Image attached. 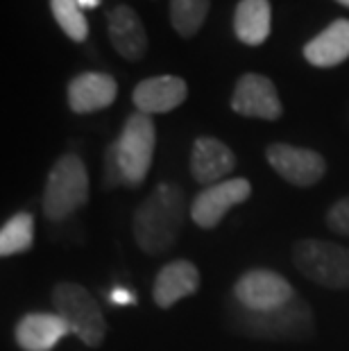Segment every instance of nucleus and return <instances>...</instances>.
I'll return each instance as SVG.
<instances>
[{"mask_svg":"<svg viewBox=\"0 0 349 351\" xmlns=\"http://www.w3.org/2000/svg\"><path fill=\"white\" fill-rule=\"evenodd\" d=\"M191 211L186 193L180 184H159L136 206L132 218V236L147 256L166 254L180 238Z\"/></svg>","mask_w":349,"mask_h":351,"instance_id":"f257e3e1","label":"nucleus"},{"mask_svg":"<svg viewBox=\"0 0 349 351\" xmlns=\"http://www.w3.org/2000/svg\"><path fill=\"white\" fill-rule=\"evenodd\" d=\"M225 311L229 328L252 340L304 342L315 335L313 308L300 295L274 311H248L234 297H229Z\"/></svg>","mask_w":349,"mask_h":351,"instance_id":"f03ea898","label":"nucleus"},{"mask_svg":"<svg viewBox=\"0 0 349 351\" xmlns=\"http://www.w3.org/2000/svg\"><path fill=\"white\" fill-rule=\"evenodd\" d=\"M88 202V173L75 152H66L50 168L43 189V215L48 222L59 225L75 215Z\"/></svg>","mask_w":349,"mask_h":351,"instance_id":"7ed1b4c3","label":"nucleus"},{"mask_svg":"<svg viewBox=\"0 0 349 351\" xmlns=\"http://www.w3.org/2000/svg\"><path fill=\"white\" fill-rule=\"evenodd\" d=\"M55 313L64 319L69 331L86 347L98 349L107 338V319L102 315L98 300L84 286L73 281H62L50 295Z\"/></svg>","mask_w":349,"mask_h":351,"instance_id":"20e7f679","label":"nucleus"},{"mask_svg":"<svg viewBox=\"0 0 349 351\" xmlns=\"http://www.w3.org/2000/svg\"><path fill=\"white\" fill-rule=\"evenodd\" d=\"M295 267L329 290H349V247L324 238H304L293 247Z\"/></svg>","mask_w":349,"mask_h":351,"instance_id":"39448f33","label":"nucleus"},{"mask_svg":"<svg viewBox=\"0 0 349 351\" xmlns=\"http://www.w3.org/2000/svg\"><path fill=\"white\" fill-rule=\"evenodd\" d=\"M118 161L123 168V179L128 189H139L150 173L154 147H157V130L152 116L136 111L123 125L121 136L116 138Z\"/></svg>","mask_w":349,"mask_h":351,"instance_id":"423d86ee","label":"nucleus"},{"mask_svg":"<svg viewBox=\"0 0 349 351\" xmlns=\"http://www.w3.org/2000/svg\"><path fill=\"white\" fill-rule=\"evenodd\" d=\"M232 297L248 311H274L293 302L297 293L291 281L284 279L279 272L254 267L236 279Z\"/></svg>","mask_w":349,"mask_h":351,"instance_id":"0eeeda50","label":"nucleus"},{"mask_svg":"<svg viewBox=\"0 0 349 351\" xmlns=\"http://www.w3.org/2000/svg\"><path fill=\"white\" fill-rule=\"evenodd\" d=\"M252 184L245 177L225 179L220 184L206 186L191 202V220L200 229H215L234 206L248 202Z\"/></svg>","mask_w":349,"mask_h":351,"instance_id":"6e6552de","label":"nucleus"},{"mask_svg":"<svg viewBox=\"0 0 349 351\" xmlns=\"http://www.w3.org/2000/svg\"><path fill=\"white\" fill-rule=\"evenodd\" d=\"M265 159L284 182L297 189H311L326 173V161L320 152L309 147H297L288 143H270L265 147Z\"/></svg>","mask_w":349,"mask_h":351,"instance_id":"1a4fd4ad","label":"nucleus"},{"mask_svg":"<svg viewBox=\"0 0 349 351\" xmlns=\"http://www.w3.org/2000/svg\"><path fill=\"white\" fill-rule=\"evenodd\" d=\"M232 109L239 116L261 118V121H279L284 114V104L274 82L258 73H245L239 77L232 93Z\"/></svg>","mask_w":349,"mask_h":351,"instance_id":"9d476101","label":"nucleus"},{"mask_svg":"<svg viewBox=\"0 0 349 351\" xmlns=\"http://www.w3.org/2000/svg\"><path fill=\"white\" fill-rule=\"evenodd\" d=\"M236 168V154L227 143L213 136H200L191 150V175L197 184L206 186L220 184Z\"/></svg>","mask_w":349,"mask_h":351,"instance_id":"9b49d317","label":"nucleus"},{"mask_svg":"<svg viewBox=\"0 0 349 351\" xmlns=\"http://www.w3.org/2000/svg\"><path fill=\"white\" fill-rule=\"evenodd\" d=\"M189 98L186 82L177 75H157L139 82L134 93H132V102H134L136 111L145 116L168 114V111L177 109L180 104Z\"/></svg>","mask_w":349,"mask_h":351,"instance_id":"f8f14e48","label":"nucleus"},{"mask_svg":"<svg viewBox=\"0 0 349 351\" xmlns=\"http://www.w3.org/2000/svg\"><path fill=\"white\" fill-rule=\"evenodd\" d=\"M118 95L116 80L107 73H80L66 88V100L73 114H93L114 104Z\"/></svg>","mask_w":349,"mask_h":351,"instance_id":"ddd939ff","label":"nucleus"},{"mask_svg":"<svg viewBox=\"0 0 349 351\" xmlns=\"http://www.w3.org/2000/svg\"><path fill=\"white\" fill-rule=\"evenodd\" d=\"M200 270L186 258L170 261L161 267L152 283V300L159 308H173L184 297H191L200 288Z\"/></svg>","mask_w":349,"mask_h":351,"instance_id":"4468645a","label":"nucleus"},{"mask_svg":"<svg viewBox=\"0 0 349 351\" xmlns=\"http://www.w3.org/2000/svg\"><path fill=\"white\" fill-rule=\"evenodd\" d=\"M109 41L114 50L128 62H141L147 52V32L143 21L130 5H118L107 16Z\"/></svg>","mask_w":349,"mask_h":351,"instance_id":"2eb2a0df","label":"nucleus"},{"mask_svg":"<svg viewBox=\"0 0 349 351\" xmlns=\"http://www.w3.org/2000/svg\"><path fill=\"white\" fill-rule=\"evenodd\" d=\"M69 326L57 313H27L16 322L14 338L23 351H53Z\"/></svg>","mask_w":349,"mask_h":351,"instance_id":"dca6fc26","label":"nucleus"},{"mask_svg":"<svg viewBox=\"0 0 349 351\" xmlns=\"http://www.w3.org/2000/svg\"><path fill=\"white\" fill-rule=\"evenodd\" d=\"M304 59L317 69H333L349 59V21L336 19L304 46Z\"/></svg>","mask_w":349,"mask_h":351,"instance_id":"f3484780","label":"nucleus"},{"mask_svg":"<svg viewBox=\"0 0 349 351\" xmlns=\"http://www.w3.org/2000/svg\"><path fill=\"white\" fill-rule=\"evenodd\" d=\"M272 7L270 0H241L234 12L236 39L245 46H261L270 36Z\"/></svg>","mask_w":349,"mask_h":351,"instance_id":"a211bd4d","label":"nucleus"},{"mask_svg":"<svg viewBox=\"0 0 349 351\" xmlns=\"http://www.w3.org/2000/svg\"><path fill=\"white\" fill-rule=\"evenodd\" d=\"M34 245V215L29 211L14 213L0 229V256H16Z\"/></svg>","mask_w":349,"mask_h":351,"instance_id":"6ab92c4d","label":"nucleus"},{"mask_svg":"<svg viewBox=\"0 0 349 351\" xmlns=\"http://www.w3.org/2000/svg\"><path fill=\"white\" fill-rule=\"evenodd\" d=\"M211 0H170V23L175 32L191 39L202 29L206 16H209Z\"/></svg>","mask_w":349,"mask_h":351,"instance_id":"aec40b11","label":"nucleus"},{"mask_svg":"<svg viewBox=\"0 0 349 351\" xmlns=\"http://www.w3.org/2000/svg\"><path fill=\"white\" fill-rule=\"evenodd\" d=\"M50 10L57 21V25L64 29V34L71 41L82 43L88 36V23L82 14V7L77 0H50Z\"/></svg>","mask_w":349,"mask_h":351,"instance_id":"412c9836","label":"nucleus"},{"mask_svg":"<svg viewBox=\"0 0 349 351\" xmlns=\"http://www.w3.org/2000/svg\"><path fill=\"white\" fill-rule=\"evenodd\" d=\"M324 222L333 234L349 238V195L340 197L338 202H333V204L329 206V211H326V215H324Z\"/></svg>","mask_w":349,"mask_h":351,"instance_id":"4be33fe9","label":"nucleus"},{"mask_svg":"<svg viewBox=\"0 0 349 351\" xmlns=\"http://www.w3.org/2000/svg\"><path fill=\"white\" fill-rule=\"evenodd\" d=\"M116 186H125V179H123L121 161H118V145L114 141L105 152V189L111 191Z\"/></svg>","mask_w":349,"mask_h":351,"instance_id":"5701e85b","label":"nucleus"},{"mask_svg":"<svg viewBox=\"0 0 349 351\" xmlns=\"http://www.w3.org/2000/svg\"><path fill=\"white\" fill-rule=\"evenodd\" d=\"M111 302L114 304H134V295L128 293V290H114V295H111Z\"/></svg>","mask_w":349,"mask_h":351,"instance_id":"b1692460","label":"nucleus"},{"mask_svg":"<svg viewBox=\"0 0 349 351\" xmlns=\"http://www.w3.org/2000/svg\"><path fill=\"white\" fill-rule=\"evenodd\" d=\"M80 7H88V10H93V7L100 5V0H77Z\"/></svg>","mask_w":349,"mask_h":351,"instance_id":"393cba45","label":"nucleus"},{"mask_svg":"<svg viewBox=\"0 0 349 351\" xmlns=\"http://www.w3.org/2000/svg\"><path fill=\"white\" fill-rule=\"evenodd\" d=\"M336 3H340V5H345V7H349V0H336Z\"/></svg>","mask_w":349,"mask_h":351,"instance_id":"a878e982","label":"nucleus"}]
</instances>
